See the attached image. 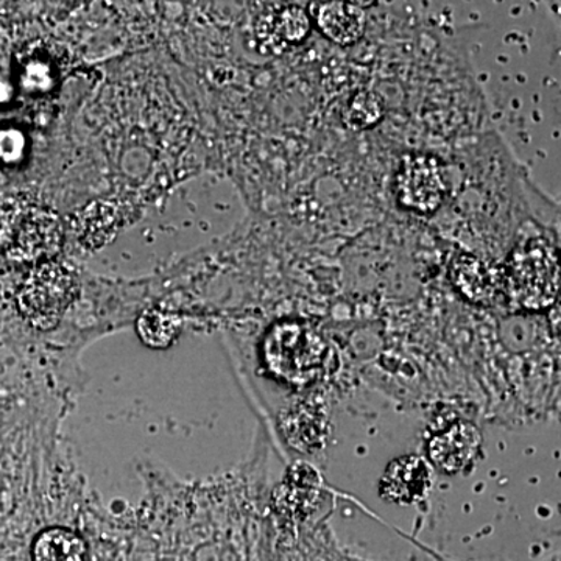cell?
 Listing matches in <instances>:
<instances>
[{
    "label": "cell",
    "instance_id": "1",
    "mask_svg": "<svg viewBox=\"0 0 561 561\" xmlns=\"http://www.w3.org/2000/svg\"><path fill=\"white\" fill-rule=\"evenodd\" d=\"M262 360L273 378L289 386L305 387L327 370L331 346L305 321H279L265 335Z\"/></svg>",
    "mask_w": 561,
    "mask_h": 561
},
{
    "label": "cell",
    "instance_id": "2",
    "mask_svg": "<svg viewBox=\"0 0 561 561\" xmlns=\"http://www.w3.org/2000/svg\"><path fill=\"white\" fill-rule=\"evenodd\" d=\"M507 297L526 311L551 308L559 298L560 268L556 247L530 239L516 247L505 268Z\"/></svg>",
    "mask_w": 561,
    "mask_h": 561
},
{
    "label": "cell",
    "instance_id": "3",
    "mask_svg": "<svg viewBox=\"0 0 561 561\" xmlns=\"http://www.w3.org/2000/svg\"><path fill=\"white\" fill-rule=\"evenodd\" d=\"M77 297L76 273L58 262L44 261L25 276L18 290V306L31 327L47 331L60 323Z\"/></svg>",
    "mask_w": 561,
    "mask_h": 561
},
{
    "label": "cell",
    "instance_id": "4",
    "mask_svg": "<svg viewBox=\"0 0 561 561\" xmlns=\"http://www.w3.org/2000/svg\"><path fill=\"white\" fill-rule=\"evenodd\" d=\"M60 243V220L49 209L16 206L2 221V245L11 260L41 261L54 254Z\"/></svg>",
    "mask_w": 561,
    "mask_h": 561
},
{
    "label": "cell",
    "instance_id": "5",
    "mask_svg": "<svg viewBox=\"0 0 561 561\" xmlns=\"http://www.w3.org/2000/svg\"><path fill=\"white\" fill-rule=\"evenodd\" d=\"M394 190L404 208L420 214L435 213L448 191L440 161L420 153L402 158Z\"/></svg>",
    "mask_w": 561,
    "mask_h": 561
},
{
    "label": "cell",
    "instance_id": "6",
    "mask_svg": "<svg viewBox=\"0 0 561 561\" xmlns=\"http://www.w3.org/2000/svg\"><path fill=\"white\" fill-rule=\"evenodd\" d=\"M481 451V431L467 421H459L438 432L427 445L431 467L445 474L467 471L478 461Z\"/></svg>",
    "mask_w": 561,
    "mask_h": 561
},
{
    "label": "cell",
    "instance_id": "7",
    "mask_svg": "<svg viewBox=\"0 0 561 561\" xmlns=\"http://www.w3.org/2000/svg\"><path fill=\"white\" fill-rule=\"evenodd\" d=\"M434 485V468L419 456H404L391 461L383 472L379 493L393 504H415L430 494Z\"/></svg>",
    "mask_w": 561,
    "mask_h": 561
},
{
    "label": "cell",
    "instance_id": "8",
    "mask_svg": "<svg viewBox=\"0 0 561 561\" xmlns=\"http://www.w3.org/2000/svg\"><path fill=\"white\" fill-rule=\"evenodd\" d=\"M451 272L457 289L472 302L491 306L507 295L504 268L472 254H461L454 260Z\"/></svg>",
    "mask_w": 561,
    "mask_h": 561
},
{
    "label": "cell",
    "instance_id": "9",
    "mask_svg": "<svg viewBox=\"0 0 561 561\" xmlns=\"http://www.w3.org/2000/svg\"><path fill=\"white\" fill-rule=\"evenodd\" d=\"M311 32V20L297 5L275 7L262 14L256 25L257 39L267 49L279 51L300 44Z\"/></svg>",
    "mask_w": 561,
    "mask_h": 561
},
{
    "label": "cell",
    "instance_id": "10",
    "mask_svg": "<svg viewBox=\"0 0 561 561\" xmlns=\"http://www.w3.org/2000/svg\"><path fill=\"white\" fill-rule=\"evenodd\" d=\"M316 20L323 35L341 46L357 43L367 25L365 11L356 3H320L316 7Z\"/></svg>",
    "mask_w": 561,
    "mask_h": 561
},
{
    "label": "cell",
    "instance_id": "11",
    "mask_svg": "<svg viewBox=\"0 0 561 561\" xmlns=\"http://www.w3.org/2000/svg\"><path fill=\"white\" fill-rule=\"evenodd\" d=\"M87 553L83 538L65 527L41 531L32 548L33 561H84Z\"/></svg>",
    "mask_w": 561,
    "mask_h": 561
},
{
    "label": "cell",
    "instance_id": "12",
    "mask_svg": "<svg viewBox=\"0 0 561 561\" xmlns=\"http://www.w3.org/2000/svg\"><path fill=\"white\" fill-rule=\"evenodd\" d=\"M138 334L150 348H168L180 334V320L161 309H150L139 317Z\"/></svg>",
    "mask_w": 561,
    "mask_h": 561
},
{
    "label": "cell",
    "instance_id": "13",
    "mask_svg": "<svg viewBox=\"0 0 561 561\" xmlns=\"http://www.w3.org/2000/svg\"><path fill=\"white\" fill-rule=\"evenodd\" d=\"M383 105L381 98L375 92H359L350 102L345 113V122L353 130H367L382 119Z\"/></svg>",
    "mask_w": 561,
    "mask_h": 561
},
{
    "label": "cell",
    "instance_id": "14",
    "mask_svg": "<svg viewBox=\"0 0 561 561\" xmlns=\"http://www.w3.org/2000/svg\"><path fill=\"white\" fill-rule=\"evenodd\" d=\"M25 151V138L21 131L0 130V160L3 162L20 161Z\"/></svg>",
    "mask_w": 561,
    "mask_h": 561
},
{
    "label": "cell",
    "instance_id": "15",
    "mask_svg": "<svg viewBox=\"0 0 561 561\" xmlns=\"http://www.w3.org/2000/svg\"><path fill=\"white\" fill-rule=\"evenodd\" d=\"M51 72L50 68L44 62H32L31 66H27L24 73V83L25 87L31 88V90L44 91L47 88L51 87Z\"/></svg>",
    "mask_w": 561,
    "mask_h": 561
}]
</instances>
